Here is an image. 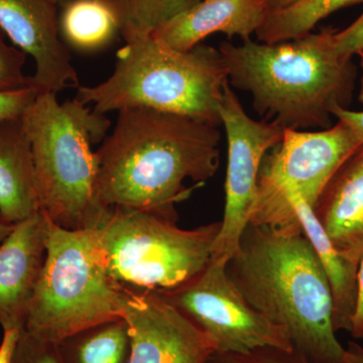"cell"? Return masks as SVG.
<instances>
[{
	"label": "cell",
	"instance_id": "6",
	"mask_svg": "<svg viewBox=\"0 0 363 363\" xmlns=\"http://www.w3.org/2000/svg\"><path fill=\"white\" fill-rule=\"evenodd\" d=\"M49 221L44 267L23 330L58 345L80 332L123 319L128 290L109 276L98 227L71 230Z\"/></svg>",
	"mask_w": 363,
	"mask_h": 363
},
{
	"label": "cell",
	"instance_id": "15",
	"mask_svg": "<svg viewBox=\"0 0 363 363\" xmlns=\"http://www.w3.org/2000/svg\"><path fill=\"white\" fill-rule=\"evenodd\" d=\"M313 211L336 250L359 264L363 257V145L332 177Z\"/></svg>",
	"mask_w": 363,
	"mask_h": 363
},
{
	"label": "cell",
	"instance_id": "20",
	"mask_svg": "<svg viewBox=\"0 0 363 363\" xmlns=\"http://www.w3.org/2000/svg\"><path fill=\"white\" fill-rule=\"evenodd\" d=\"M363 0H298L292 6L267 14L255 33L260 43L288 42L311 33L317 23L344 7Z\"/></svg>",
	"mask_w": 363,
	"mask_h": 363
},
{
	"label": "cell",
	"instance_id": "30",
	"mask_svg": "<svg viewBox=\"0 0 363 363\" xmlns=\"http://www.w3.org/2000/svg\"><path fill=\"white\" fill-rule=\"evenodd\" d=\"M342 363H363V344L350 341L345 347Z\"/></svg>",
	"mask_w": 363,
	"mask_h": 363
},
{
	"label": "cell",
	"instance_id": "5",
	"mask_svg": "<svg viewBox=\"0 0 363 363\" xmlns=\"http://www.w3.org/2000/svg\"><path fill=\"white\" fill-rule=\"evenodd\" d=\"M123 39L111 77L95 86H79L77 101L92 105L100 114L145 107L220 125L228 75L219 49L200 44L177 51L145 33Z\"/></svg>",
	"mask_w": 363,
	"mask_h": 363
},
{
	"label": "cell",
	"instance_id": "9",
	"mask_svg": "<svg viewBox=\"0 0 363 363\" xmlns=\"http://www.w3.org/2000/svg\"><path fill=\"white\" fill-rule=\"evenodd\" d=\"M225 257H212L185 285L157 293L213 341L216 353L274 346L294 350L288 334L247 302L227 274Z\"/></svg>",
	"mask_w": 363,
	"mask_h": 363
},
{
	"label": "cell",
	"instance_id": "3",
	"mask_svg": "<svg viewBox=\"0 0 363 363\" xmlns=\"http://www.w3.org/2000/svg\"><path fill=\"white\" fill-rule=\"evenodd\" d=\"M218 49L229 84L250 93L257 113L281 128H330L333 108L352 99L357 67L336 49L333 30L276 44L223 42Z\"/></svg>",
	"mask_w": 363,
	"mask_h": 363
},
{
	"label": "cell",
	"instance_id": "12",
	"mask_svg": "<svg viewBox=\"0 0 363 363\" xmlns=\"http://www.w3.org/2000/svg\"><path fill=\"white\" fill-rule=\"evenodd\" d=\"M57 0H0V30L35 64L30 85L57 94L78 88L77 72L60 30Z\"/></svg>",
	"mask_w": 363,
	"mask_h": 363
},
{
	"label": "cell",
	"instance_id": "13",
	"mask_svg": "<svg viewBox=\"0 0 363 363\" xmlns=\"http://www.w3.org/2000/svg\"><path fill=\"white\" fill-rule=\"evenodd\" d=\"M50 221L39 212L18 222L0 245V326L23 330L47 253Z\"/></svg>",
	"mask_w": 363,
	"mask_h": 363
},
{
	"label": "cell",
	"instance_id": "19",
	"mask_svg": "<svg viewBox=\"0 0 363 363\" xmlns=\"http://www.w3.org/2000/svg\"><path fill=\"white\" fill-rule=\"evenodd\" d=\"M62 363H130V337L123 319L98 325L58 344Z\"/></svg>",
	"mask_w": 363,
	"mask_h": 363
},
{
	"label": "cell",
	"instance_id": "31",
	"mask_svg": "<svg viewBox=\"0 0 363 363\" xmlns=\"http://www.w3.org/2000/svg\"><path fill=\"white\" fill-rule=\"evenodd\" d=\"M267 4L269 13L272 11H279V9H285L286 6H292L298 0H264Z\"/></svg>",
	"mask_w": 363,
	"mask_h": 363
},
{
	"label": "cell",
	"instance_id": "32",
	"mask_svg": "<svg viewBox=\"0 0 363 363\" xmlns=\"http://www.w3.org/2000/svg\"><path fill=\"white\" fill-rule=\"evenodd\" d=\"M14 225L16 224L11 223V222L6 221V219L0 216V243L6 240V236L13 231Z\"/></svg>",
	"mask_w": 363,
	"mask_h": 363
},
{
	"label": "cell",
	"instance_id": "28",
	"mask_svg": "<svg viewBox=\"0 0 363 363\" xmlns=\"http://www.w3.org/2000/svg\"><path fill=\"white\" fill-rule=\"evenodd\" d=\"M332 116L337 121L347 124L363 145V111H353L337 106L332 111Z\"/></svg>",
	"mask_w": 363,
	"mask_h": 363
},
{
	"label": "cell",
	"instance_id": "17",
	"mask_svg": "<svg viewBox=\"0 0 363 363\" xmlns=\"http://www.w3.org/2000/svg\"><path fill=\"white\" fill-rule=\"evenodd\" d=\"M286 200L289 206L295 210L303 233L316 252L328 279L333 298L335 330L337 333L339 331L350 333L357 309L358 264L346 259L332 245L313 208L300 195H288Z\"/></svg>",
	"mask_w": 363,
	"mask_h": 363
},
{
	"label": "cell",
	"instance_id": "1",
	"mask_svg": "<svg viewBox=\"0 0 363 363\" xmlns=\"http://www.w3.org/2000/svg\"><path fill=\"white\" fill-rule=\"evenodd\" d=\"M217 124L184 114L130 107L96 150L98 194L107 208H130L178 221L176 205L218 169Z\"/></svg>",
	"mask_w": 363,
	"mask_h": 363
},
{
	"label": "cell",
	"instance_id": "25",
	"mask_svg": "<svg viewBox=\"0 0 363 363\" xmlns=\"http://www.w3.org/2000/svg\"><path fill=\"white\" fill-rule=\"evenodd\" d=\"M38 94L39 92L30 85L21 89L0 91V121L23 116Z\"/></svg>",
	"mask_w": 363,
	"mask_h": 363
},
{
	"label": "cell",
	"instance_id": "33",
	"mask_svg": "<svg viewBox=\"0 0 363 363\" xmlns=\"http://www.w3.org/2000/svg\"><path fill=\"white\" fill-rule=\"evenodd\" d=\"M358 56L360 58V68H362V78H360L359 93H358V99L360 104L363 105V50L358 52Z\"/></svg>",
	"mask_w": 363,
	"mask_h": 363
},
{
	"label": "cell",
	"instance_id": "24",
	"mask_svg": "<svg viewBox=\"0 0 363 363\" xmlns=\"http://www.w3.org/2000/svg\"><path fill=\"white\" fill-rule=\"evenodd\" d=\"M11 363H62L58 345L21 331Z\"/></svg>",
	"mask_w": 363,
	"mask_h": 363
},
{
	"label": "cell",
	"instance_id": "26",
	"mask_svg": "<svg viewBox=\"0 0 363 363\" xmlns=\"http://www.w3.org/2000/svg\"><path fill=\"white\" fill-rule=\"evenodd\" d=\"M334 42L340 54L353 57L363 50V13L340 32H334Z\"/></svg>",
	"mask_w": 363,
	"mask_h": 363
},
{
	"label": "cell",
	"instance_id": "11",
	"mask_svg": "<svg viewBox=\"0 0 363 363\" xmlns=\"http://www.w3.org/2000/svg\"><path fill=\"white\" fill-rule=\"evenodd\" d=\"M123 320L130 363H205L216 352L212 339L157 293L128 290Z\"/></svg>",
	"mask_w": 363,
	"mask_h": 363
},
{
	"label": "cell",
	"instance_id": "4",
	"mask_svg": "<svg viewBox=\"0 0 363 363\" xmlns=\"http://www.w3.org/2000/svg\"><path fill=\"white\" fill-rule=\"evenodd\" d=\"M32 145L40 210L62 228H97L111 214L98 194L99 157L111 121L74 98L39 93L21 116Z\"/></svg>",
	"mask_w": 363,
	"mask_h": 363
},
{
	"label": "cell",
	"instance_id": "16",
	"mask_svg": "<svg viewBox=\"0 0 363 363\" xmlns=\"http://www.w3.org/2000/svg\"><path fill=\"white\" fill-rule=\"evenodd\" d=\"M39 212L32 145L21 116L0 121V216L16 224Z\"/></svg>",
	"mask_w": 363,
	"mask_h": 363
},
{
	"label": "cell",
	"instance_id": "29",
	"mask_svg": "<svg viewBox=\"0 0 363 363\" xmlns=\"http://www.w3.org/2000/svg\"><path fill=\"white\" fill-rule=\"evenodd\" d=\"M21 331L16 329L4 331V338L0 344V363H11Z\"/></svg>",
	"mask_w": 363,
	"mask_h": 363
},
{
	"label": "cell",
	"instance_id": "7",
	"mask_svg": "<svg viewBox=\"0 0 363 363\" xmlns=\"http://www.w3.org/2000/svg\"><path fill=\"white\" fill-rule=\"evenodd\" d=\"M220 221L194 229L150 212L112 208L97 228L109 276L133 292L160 293L185 285L211 262Z\"/></svg>",
	"mask_w": 363,
	"mask_h": 363
},
{
	"label": "cell",
	"instance_id": "18",
	"mask_svg": "<svg viewBox=\"0 0 363 363\" xmlns=\"http://www.w3.org/2000/svg\"><path fill=\"white\" fill-rule=\"evenodd\" d=\"M60 30L67 45L86 52L104 49L121 33L116 16L102 0H73L61 7Z\"/></svg>",
	"mask_w": 363,
	"mask_h": 363
},
{
	"label": "cell",
	"instance_id": "10",
	"mask_svg": "<svg viewBox=\"0 0 363 363\" xmlns=\"http://www.w3.org/2000/svg\"><path fill=\"white\" fill-rule=\"evenodd\" d=\"M228 143L225 207L212 257L229 259L238 252L248 225L262 162L269 150L281 142L285 128L274 121H255L228 82L224 85L219 108Z\"/></svg>",
	"mask_w": 363,
	"mask_h": 363
},
{
	"label": "cell",
	"instance_id": "22",
	"mask_svg": "<svg viewBox=\"0 0 363 363\" xmlns=\"http://www.w3.org/2000/svg\"><path fill=\"white\" fill-rule=\"evenodd\" d=\"M205 363H312L295 350L264 346L242 353H216Z\"/></svg>",
	"mask_w": 363,
	"mask_h": 363
},
{
	"label": "cell",
	"instance_id": "14",
	"mask_svg": "<svg viewBox=\"0 0 363 363\" xmlns=\"http://www.w3.org/2000/svg\"><path fill=\"white\" fill-rule=\"evenodd\" d=\"M264 0H201L152 33L177 51L187 52L213 33L250 40L266 21Z\"/></svg>",
	"mask_w": 363,
	"mask_h": 363
},
{
	"label": "cell",
	"instance_id": "8",
	"mask_svg": "<svg viewBox=\"0 0 363 363\" xmlns=\"http://www.w3.org/2000/svg\"><path fill=\"white\" fill-rule=\"evenodd\" d=\"M362 143L343 121L325 130L285 128L281 142L264 157L248 224L302 230L286 196L298 194L312 208L332 177Z\"/></svg>",
	"mask_w": 363,
	"mask_h": 363
},
{
	"label": "cell",
	"instance_id": "27",
	"mask_svg": "<svg viewBox=\"0 0 363 363\" xmlns=\"http://www.w3.org/2000/svg\"><path fill=\"white\" fill-rule=\"evenodd\" d=\"M351 336L357 340L363 339V257L358 264V291L357 309L351 323Z\"/></svg>",
	"mask_w": 363,
	"mask_h": 363
},
{
	"label": "cell",
	"instance_id": "35",
	"mask_svg": "<svg viewBox=\"0 0 363 363\" xmlns=\"http://www.w3.org/2000/svg\"><path fill=\"white\" fill-rule=\"evenodd\" d=\"M362 344H363V339H362Z\"/></svg>",
	"mask_w": 363,
	"mask_h": 363
},
{
	"label": "cell",
	"instance_id": "21",
	"mask_svg": "<svg viewBox=\"0 0 363 363\" xmlns=\"http://www.w3.org/2000/svg\"><path fill=\"white\" fill-rule=\"evenodd\" d=\"M111 9L121 35H152L201 0H102Z\"/></svg>",
	"mask_w": 363,
	"mask_h": 363
},
{
	"label": "cell",
	"instance_id": "34",
	"mask_svg": "<svg viewBox=\"0 0 363 363\" xmlns=\"http://www.w3.org/2000/svg\"><path fill=\"white\" fill-rule=\"evenodd\" d=\"M57 1H58L60 7H63L67 4H69V2L73 1V0H57Z\"/></svg>",
	"mask_w": 363,
	"mask_h": 363
},
{
	"label": "cell",
	"instance_id": "23",
	"mask_svg": "<svg viewBox=\"0 0 363 363\" xmlns=\"http://www.w3.org/2000/svg\"><path fill=\"white\" fill-rule=\"evenodd\" d=\"M26 58L25 52L7 45L0 33V91L30 86V76H26L23 72Z\"/></svg>",
	"mask_w": 363,
	"mask_h": 363
},
{
	"label": "cell",
	"instance_id": "2",
	"mask_svg": "<svg viewBox=\"0 0 363 363\" xmlns=\"http://www.w3.org/2000/svg\"><path fill=\"white\" fill-rule=\"evenodd\" d=\"M227 274L255 310L312 363H342L330 285L303 230L248 224Z\"/></svg>",
	"mask_w": 363,
	"mask_h": 363
}]
</instances>
